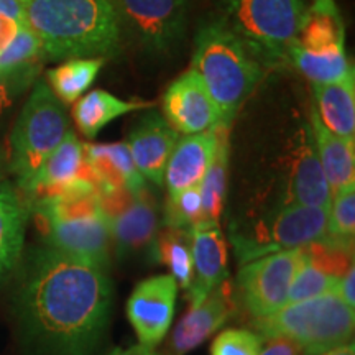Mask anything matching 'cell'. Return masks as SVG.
Instances as JSON below:
<instances>
[{"mask_svg":"<svg viewBox=\"0 0 355 355\" xmlns=\"http://www.w3.org/2000/svg\"><path fill=\"white\" fill-rule=\"evenodd\" d=\"M110 308L112 286L104 268L48 245L30 257L17 316L33 355H97Z\"/></svg>","mask_w":355,"mask_h":355,"instance_id":"obj_1","label":"cell"},{"mask_svg":"<svg viewBox=\"0 0 355 355\" xmlns=\"http://www.w3.org/2000/svg\"><path fill=\"white\" fill-rule=\"evenodd\" d=\"M25 21L46 60H105L121 48L122 28L112 0H26Z\"/></svg>","mask_w":355,"mask_h":355,"instance_id":"obj_2","label":"cell"},{"mask_svg":"<svg viewBox=\"0 0 355 355\" xmlns=\"http://www.w3.org/2000/svg\"><path fill=\"white\" fill-rule=\"evenodd\" d=\"M193 69L219 109L220 122L229 127L263 76V64L247 44L216 20L199 28Z\"/></svg>","mask_w":355,"mask_h":355,"instance_id":"obj_3","label":"cell"},{"mask_svg":"<svg viewBox=\"0 0 355 355\" xmlns=\"http://www.w3.org/2000/svg\"><path fill=\"white\" fill-rule=\"evenodd\" d=\"M33 211L48 247L105 270L112 239L101 211L97 191L35 199Z\"/></svg>","mask_w":355,"mask_h":355,"instance_id":"obj_4","label":"cell"},{"mask_svg":"<svg viewBox=\"0 0 355 355\" xmlns=\"http://www.w3.org/2000/svg\"><path fill=\"white\" fill-rule=\"evenodd\" d=\"M220 25L237 35L263 66L288 61L303 28L306 0H212Z\"/></svg>","mask_w":355,"mask_h":355,"instance_id":"obj_5","label":"cell"},{"mask_svg":"<svg viewBox=\"0 0 355 355\" xmlns=\"http://www.w3.org/2000/svg\"><path fill=\"white\" fill-rule=\"evenodd\" d=\"M254 324L263 339L288 337L304 355H314L352 343L355 311L337 293H326L285 304L270 316L255 319Z\"/></svg>","mask_w":355,"mask_h":355,"instance_id":"obj_6","label":"cell"},{"mask_svg":"<svg viewBox=\"0 0 355 355\" xmlns=\"http://www.w3.org/2000/svg\"><path fill=\"white\" fill-rule=\"evenodd\" d=\"M69 132L64 105L43 81L35 84L10 133L8 166L26 191L46 158Z\"/></svg>","mask_w":355,"mask_h":355,"instance_id":"obj_7","label":"cell"},{"mask_svg":"<svg viewBox=\"0 0 355 355\" xmlns=\"http://www.w3.org/2000/svg\"><path fill=\"white\" fill-rule=\"evenodd\" d=\"M327 211L321 207L293 206L270 209L252 224L230 232V242L241 263L277 252L301 248L326 237Z\"/></svg>","mask_w":355,"mask_h":355,"instance_id":"obj_8","label":"cell"},{"mask_svg":"<svg viewBox=\"0 0 355 355\" xmlns=\"http://www.w3.org/2000/svg\"><path fill=\"white\" fill-rule=\"evenodd\" d=\"M301 261V248H293L243 263L237 277V293L252 318L270 316L286 304L291 282Z\"/></svg>","mask_w":355,"mask_h":355,"instance_id":"obj_9","label":"cell"},{"mask_svg":"<svg viewBox=\"0 0 355 355\" xmlns=\"http://www.w3.org/2000/svg\"><path fill=\"white\" fill-rule=\"evenodd\" d=\"M97 198L119 255L153 247L158 234V209L148 189L137 194L127 188L97 189Z\"/></svg>","mask_w":355,"mask_h":355,"instance_id":"obj_10","label":"cell"},{"mask_svg":"<svg viewBox=\"0 0 355 355\" xmlns=\"http://www.w3.org/2000/svg\"><path fill=\"white\" fill-rule=\"evenodd\" d=\"M121 28L150 51H168L186 30V0H112Z\"/></svg>","mask_w":355,"mask_h":355,"instance_id":"obj_11","label":"cell"},{"mask_svg":"<svg viewBox=\"0 0 355 355\" xmlns=\"http://www.w3.org/2000/svg\"><path fill=\"white\" fill-rule=\"evenodd\" d=\"M283 184L285 189L277 207L298 204L329 211L331 189L319 165L309 123H301L291 139L283 168Z\"/></svg>","mask_w":355,"mask_h":355,"instance_id":"obj_12","label":"cell"},{"mask_svg":"<svg viewBox=\"0 0 355 355\" xmlns=\"http://www.w3.org/2000/svg\"><path fill=\"white\" fill-rule=\"evenodd\" d=\"M178 283L171 275H157L135 286L127 301V318L140 344L155 349L165 339L175 318Z\"/></svg>","mask_w":355,"mask_h":355,"instance_id":"obj_13","label":"cell"},{"mask_svg":"<svg viewBox=\"0 0 355 355\" xmlns=\"http://www.w3.org/2000/svg\"><path fill=\"white\" fill-rule=\"evenodd\" d=\"M163 114L180 135H196L222 123L219 109L193 68L166 89L163 96Z\"/></svg>","mask_w":355,"mask_h":355,"instance_id":"obj_14","label":"cell"},{"mask_svg":"<svg viewBox=\"0 0 355 355\" xmlns=\"http://www.w3.org/2000/svg\"><path fill=\"white\" fill-rule=\"evenodd\" d=\"M235 311L234 286L224 279L198 306H191L178 322L170 339L168 355H184L220 329Z\"/></svg>","mask_w":355,"mask_h":355,"instance_id":"obj_15","label":"cell"},{"mask_svg":"<svg viewBox=\"0 0 355 355\" xmlns=\"http://www.w3.org/2000/svg\"><path fill=\"white\" fill-rule=\"evenodd\" d=\"M193 247V282L188 288L191 306H198L209 293L227 279V242L219 222L201 220L189 229Z\"/></svg>","mask_w":355,"mask_h":355,"instance_id":"obj_16","label":"cell"},{"mask_svg":"<svg viewBox=\"0 0 355 355\" xmlns=\"http://www.w3.org/2000/svg\"><path fill=\"white\" fill-rule=\"evenodd\" d=\"M180 133L158 112L146 114L125 141L137 170L155 186H163L165 170Z\"/></svg>","mask_w":355,"mask_h":355,"instance_id":"obj_17","label":"cell"},{"mask_svg":"<svg viewBox=\"0 0 355 355\" xmlns=\"http://www.w3.org/2000/svg\"><path fill=\"white\" fill-rule=\"evenodd\" d=\"M225 127L229 125L220 123L212 130L196 133V135H184V139L178 140L168 159L165 181H163L168 188V194L180 193L183 189L201 184L207 168L214 159L220 133Z\"/></svg>","mask_w":355,"mask_h":355,"instance_id":"obj_18","label":"cell"},{"mask_svg":"<svg viewBox=\"0 0 355 355\" xmlns=\"http://www.w3.org/2000/svg\"><path fill=\"white\" fill-rule=\"evenodd\" d=\"M84 158L97 189L127 188L135 194L146 189L145 178L137 170L125 141L84 145Z\"/></svg>","mask_w":355,"mask_h":355,"instance_id":"obj_19","label":"cell"},{"mask_svg":"<svg viewBox=\"0 0 355 355\" xmlns=\"http://www.w3.org/2000/svg\"><path fill=\"white\" fill-rule=\"evenodd\" d=\"M84 176L92 178L84 158V145L79 141L76 133L69 130L40 168L25 194L35 199L53 196L78 178Z\"/></svg>","mask_w":355,"mask_h":355,"instance_id":"obj_20","label":"cell"},{"mask_svg":"<svg viewBox=\"0 0 355 355\" xmlns=\"http://www.w3.org/2000/svg\"><path fill=\"white\" fill-rule=\"evenodd\" d=\"M309 125L313 132L319 165L332 194L355 184V140L336 135L319 119L314 107L309 112Z\"/></svg>","mask_w":355,"mask_h":355,"instance_id":"obj_21","label":"cell"},{"mask_svg":"<svg viewBox=\"0 0 355 355\" xmlns=\"http://www.w3.org/2000/svg\"><path fill=\"white\" fill-rule=\"evenodd\" d=\"M46 63L43 44L26 25H20L7 46L0 51V73L6 78L12 96L26 91L37 81Z\"/></svg>","mask_w":355,"mask_h":355,"instance_id":"obj_22","label":"cell"},{"mask_svg":"<svg viewBox=\"0 0 355 355\" xmlns=\"http://www.w3.org/2000/svg\"><path fill=\"white\" fill-rule=\"evenodd\" d=\"M314 110L332 133L355 140V79L354 71L331 84H314Z\"/></svg>","mask_w":355,"mask_h":355,"instance_id":"obj_23","label":"cell"},{"mask_svg":"<svg viewBox=\"0 0 355 355\" xmlns=\"http://www.w3.org/2000/svg\"><path fill=\"white\" fill-rule=\"evenodd\" d=\"M28 207L10 183L0 180V277L7 275L20 259L25 241Z\"/></svg>","mask_w":355,"mask_h":355,"instance_id":"obj_24","label":"cell"},{"mask_svg":"<svg viewBox=\"0 0 355 355\" xmlns=\"http://www.w3.org/2000/svg\"><path fill=\"white\" fill-rule=\"evenodd\" d=\"M153 107L152 102L146 101H122L109 94L107 91L96 89L87 92L76 101L73 109L74 122L87 139H94L102 128L122 115L135 112V110Z\"/></svg>","mask_w":355,"mask_h":355,"instance_id":"obj_25","label":"cell"},{"mask_svg":"<svg viewBox=\"0 0 355 355\" xmlns=\"http://www.w3.org/2000/svg\"><path fill=\"white\" fill-rule=\"evenodd\" d=\"M288 61L314 84H331L344 79L354 66L344 50H304L296 43L288 51Z\"/></svg>","mask_w":355,"mask_h":355,"instance_id":"obj_26","label":"cell"},{"mask_svg":"<svg viewBox=\"0 0 355 355\" xmlns=\"http://www.w3.org/2000/svg\"><path fill=\"white\" fill-rule=\"evenodd\" d=\"M104 63V58H73L50 69L46 76L53 94L64 104H74L94 83Z\"/></svg>","mask_w":355,"mask_h":355,"instance_id":"obj_27","label":"cell"},{"mask_svg":"<svg viewBox=\"0 0 355 355\" xmlns=\"http://www.w3.org/2000/svg\"><path fill=\"white\" fill-rule=\"evenodd\" d=\"M152 248L155 259L170 268V275L176 279L178 288L188 290L194 273L189 230L166 227L157 234Z\"/></svg>","mask_w":355,"mask_h":355,"instance_id":"obj_28","label":"cell"},{"mask_svg":"<svg viewBox=\"0 0 355 355\" xmlns=\"http://www.w3.org/2000/svg\"><path fill=\"white\" fill-rule=\"evenodd\" d=\"M229 135L230 127H225L220 133L217 152L207 168L199 193H201L202 216L204 220L219 222L222 211H224L225 191H227V165H229Z\"/></svg>","mask_w":355,"mask_h":355,"instance_id":"obj_29","label":"cell"},{"mask_svg":"<svg viewBox=\"0 0 355 355\" xmlns=\"http://www.w3.org/2000/svg\"><path fill=\"white\" fill-rule=\"evenodd\" d=\"M304 259L316 265L324 273L340 278L354 265V245L322 237L301 247Z\"/></svg>","mask_w":355,"mask_h":355,"instance_id":"obj_30","label":"cell"},{"mask_svg":"<svg viewBox=\"0 0 355 355\" xmlns=\"http://www.w3.org/2000/svg\"><path fill=\"white\" fill-rule=\"evenodd\" d=\"M355 235V184L332 194L327 211V234L332 241L354 245Z\"/></svg>","mask_w":355,"mask_h":355,"instance_id":"obj_31","label":"cell"},{"mask_svg":"<svg viewBox=\"0 0 355 355\" xmlns=\"http://www.w3.org/2000/svg\"><path fill=\"white\" fill-rule=\"evenodd\" d=\"M339 279L340 278L324 273L316 265L306 260L303 255V261H301L298 272H296L295 278L291 282L286 304L316 298V296L326 295V293H336Z\"/></svg>","mask_w":355,"mask_h":355,"instance_id":"obj_32","label":"cell"},{"mask_svg":"<svg viewBox=\"0 0 355 355\" xmlns=\"http://www.w3.org/2000/svg\"><path fill=\"white\" fill-rule=\"evenodd\" d=\"M201 220H204V216L199 186L183 189L168 196L165 216H163V222H165L166 227L189 230Z\"/></svg>","mask_w":355,"mask_h":355,"instance_id":"obj_33","label":"cell"},{"mask_svg":"<svg viewBox=\"0 0 355 355\" xmlns=\"http://www.w3.org/2000/svg\"><path fill=\"white\" fill-rule=\"evenodd\" d=\"M263 337L248 329H227L216 337L211 355H259Z\"/></svg>","mask_w":355,"mask_h":355,"instance_id":"obj_34","label":"cell"},{"mask_svg":"<svg viewBox=\"0 0 355 355\" xmlns=\"http://www.w3.org/2000/svg\"><path fill=\"white\" fill-rule=\"evenodd\" d=\"M259 355H303V350L295 340L278 336L263 339Z\"/></svg>","mask_w":355,"mask_h":355,"instance_id":"obj_35","label":"cell"},{"mask_svg":"<svg viewBox=\"0 0 355 355\" xmlns=\"http://www.w3.org/2000/svg\"><path fill=\"white\" fill-rule=\"evenodd\" d=\"M26 0H0V20H12L19 25L25 21Z\"/></svg>","mask_w":355,"mask_h":355,"instance_id":"obj_36","label":"cell"},{"mask_svg":"<svg viewBox=\"0 0 355 355\" xmlns=\"http://www.w3.org/2000/svg\"><path fill=\"white\" fill-rule=\"evenodd\" d=\"M336 293L343 298L345 304L355 308V265H350L347 272L340 277Z\"/></svg>","mask_w":355,"mask_h":355,"instance_id":"obj_37","label":"cell"},{"mask_svg":"<svg viewBox=\"0 0 355 355\" xmlns=\"http://www.w3.org/2000/svg\"><path fill=\"white\" fill-rule=\"evenodd\" d=\"M12 102H13V96L10 92V87H8L6 78L2 76V73H0V119H2L3 114L12 107Z\"/></svg>","mask_w":355,"mask_h":355,"instance_id":"obj_38","label":"cell"},{"mask_svg":"<svg viewBox=\"0 0 355 355\" xmlns=\"http://www.w3.org/2000/svg\"><path fill=\"white\" fill-rule=\"evenodd\" d=\"M19 26V24H15L12 20H0V51L7 46V43L17 33Z\"/></svg>","mask_w":355,"mask_h":355,"instance_id":"obj_39","label":"cell"},{"mask_svg":"<svg viewBox=\"0 0 355 355\" xmlns=\"http://www.w3.org/2000/svg\"><path fill=\"white\" fill-rule=\"evenodd\" d=\"M109 355H158V354L155 352L153 349L146 347V345L137 344V345H132V347H128V349H114Z\"/></svg>","mask_w":355,"mask_h":355,"instance_id":"obj_40","label":"cell"},{"mask_svg":"<svg viewBox=\"0 0 355 355\" xmlns=\"http://www.w3.org/2000/svg\"><path fill=\"white\" fill-rule=\"evenodd\" d=\"M314 355H355V344L347 343L344 345H339V347H334L331 350H326V352L314 354Z\"/></svg>","mask_w":355,"mask_h":355,"instance_id":"obj_41","label":"cell"},{"mask_svg":"<svg viewBox=\"0 0 355 355\" xmlns=\"http://www.w3.org/2000/svg\"><path fill=\"white\" fill-rule=\"evenodd\" d=\"M3 162H6V155H3V150H2V148H0V171H2Z\"/></svg>","mask_w":355,"mask_h":355,"instance_id":"obj_42","label":"cell"},{"mask_svg":"<svg viewBox=\"0 0 355 355\" xmlns=\"http://www.w3.org/2000/svg\"><path fill=\"white\" fill-rule=\"evenodd\" d=\"M316 2H329V0H316Z\"/></svg>","mask_w":355,"mask_h":355,"instance_id":"obj_43","label":"cell"},{"mask_svg":"<svg viewBox=\"0 0 355 355\" xmlns=\"http://www.w3.org/2000/svg\"><path fill=\"white\" fill-rule=\"evenodd\" d=\"M0 180H3V176H2V171H0Z\"/></svg>","mask_w":355,"mask_h":355,"instance_id":"obj_44","label":"cell"}]
</instances>
